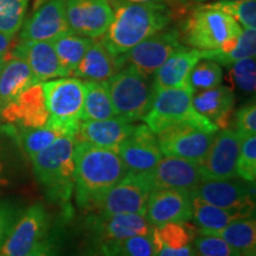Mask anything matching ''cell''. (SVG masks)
<instances>
[{
	"label": "cell",
	"instance_id": "obj_1",
	"mask_svg": "<svg viewBox=\"0 0 256 256\" xmlns=\"http://www.w3.org/2000/svg\"><path fill=\"white\" fill-rule=\"evenodd\" d=\"M74 188L82 209L98 210L114 185L127 174L122 159L113 150L76 140L74 148Z\"/></svg>",
	"mask_w": 256,
	"mask_h": 256
},
{
	"label": "cell",
	"instance_id": "obj_2",
	"mask_svg": "<svg viewBox=\"0 0 256 256\" xmlns=\"http://www.w3.org/2000/svg\"><path fill=\"white\" fill-rule=\"evenodd\" d=\"M178 32L182 43L216 62L235 48L242 28L232 16L203 2L192 6Z\"/></svg>",
	"mask_w": 256,
	"mask_h": 256
},
{
	"label": "cell",
	"instance_id": "obj_3",
	"mask_svg": "<svg viewBox=\"0 0 256 256\" xmlns=\"http://www.w3.org/2000/svg\"><path fill=\"white\" fill-rule=\"evenodd\" d=\"M113 11V20L101 40L116 56L164 30L174 17L170 5L166 4L121 2Z\"/></svg>",
	"mask_w": 256,
	"mask_h": 256
},
{
	"label": "cell",
	"instance_id": "obj_4",
	"mask_svg": "<svg viewBox=\"0 0 256 256\" xmlns=\"http://www.w3.org/2000/svg\"><path fill=\"white\" fill-rule=\"evenodd\" d=\"M192 96L194 90L188 89H154L151 108L144 121L156 136L177 126H192L216 133L218 128L194 110Z\"/></svg>",
	"mask_w": 256,
	"mask_h": 256
},
{
	"label": "cell",
	"instance_id": "obj_5",
	"mask_svg": "<svg viewBox=\"0 0 256 256\" xmlns=\"http://www.w3.org/2000/svg\"><path fill=\"white\" fill-rule=\"evenodd\" d=\"M42 88L49 114L46 127L60 136H78L84 102L83 81L69 76L43 82Z\"/></svg>",
	"mask_w": 256,
	"mask_h": 256
},
{
	"label": "cell",
	"instance_id": "obj_6",
	"mask_svg": "<svg viewBox=\"0 0 256 256\" xmlns=\"http://www.w3.org/2000/svg\"><path fill=\"white\" fill-rule=\"evenodd\" d=\"M76 136H62L31 159L38 182L51 196L68 202L74 188V148Z\"/></svg>",
	"mask_w": 256,
	"mask_h": 256
},
{
	"label": "cell",
	"instance_id": "obj_7",
	"mask_svg": "<svg viewBox=\"0 0 256 256\" xmlns=\"http://www.w3.org/2000/svg\"><path fill=\"white\" fill-rule=\"evenodd\" d=\"M116 116L130 122L144 120L151 108L154 88L150 76L124 66L106 81Z\"/></svg>",
	"mask_w": 256,
	"mask_h": 256
},
{
	"label": "cell",
	"instance_id": "obj_8",
	"mask_svg": "<svg viewBox=\"0 0 256 256\" xmlns=\"http://www.w3.org/2000/svg\"><path fill=\"white\" fill-rule=\"evenodd\" d=\"M183 46L178 30L164 28L119 55V62L121 68L133 66L140 72L151 76L172 54Z\"/></svg>",
	"mask_w": 256,
	"mask_h": 256
},
{
	"label": "cell",
	"instance_id": "obj_9",
	"mask_svg": "<svg viewBox=\"0 0 256 256\" xmlns=\"http://www.w3.org/2000/svg\"><path fill=\"white\" fill-rule=\"evenodd\" d=\"M49 216L40 204L28 208L22 214L0 247V256H25L46 240Z\"/></svg>",
	"mask_w": 256,
	"mask_h": 256
},
{
	"label": "cell",
	"instance_id": "obj_10",
	"mask_svg": "<svg viewBox=\"0 0 256 256\" xmlns=\"http://www.w3.org/2000/svg\"><path fill=\"white\" fill-rule=\"evenodd\" d=\"M151 191L152 186L145 174L127 172L119 183L107 192L98 210L104 215L138 214L145 216Z\"/></svg>",
	"mask_w": 256,
	"mask_h": 256
},
{
	"label": "cell",
	"instance_id": "obj_11",
	"mask_svg": "<svg viewBox=\"0 0 256 256\" xmlns=\"http://www.w3.org/2000/svg\"><path fill=\"white\" fill-rule=\"evenodd\" d=\"M241 138L235 130H217L206 156L198 164L202 180H224L238 177V164Z\"/></svg>",
	"mask_w": 256,
	"mask_h": 256
},
{
	"label": "cell",
	"instance_id": "obj_12",
	"mask_svg": "<svg viewBox=\"0 0 256 256\" xmlns=\"http://www.w3.org/2000/svg\"><path fill=\"white\" fill-rule=\"evenodd\" d=\"M66 16L74 34L98 40L110 28L114 11L106 0H66Z\"/></svg>",
	"mask_w": 256,
	"mask_h": 256
},
{
	"label": "cell",
	"instance_id": "obj_13",
	"mask_svg": "<svg viewBox=\"0 0 256 256\" xmlns=\"http://www.w3.org/2000/svg\"><path fill=\"white\" fill-rule=\"evenodd\" d=\"M215 133L192 126H177L156 136L160 152L164 156H174L200 162L206 156Z\"/></svg>",
	"mask_w": 256,
	"mask_h": 256
},
{
	"label": "cell",
	"instance_id": "obj_14",
	"mask_svg": "<svg viewBox=\"0 0 256 256\" xmlns=\"http://www.w3.org/2000/svg\"><path fill=\"white\" fill-rule=\"evenodd\" d=\"M66 16V0H44L19 30L20 40L52 42L70 32Z\"/></svg>",
	"mask_w": 256,
	"mask_h": 256
},
{
	"label": "cell",
	"instance_id": "obj_15",
	"mask_svg": "<svg viewBox=\"0 0 256 256\" xmlns=\"http://www.w3.org/2000/svg\"><path fill=\"white\" fill-rule=\"evenodd\" d=\"M95 230L100 238L104 256H112L114 249L124 240L138 235H150L152 226L145 216L138 214H101L95 218Z\"/></svg>",
	"mask_w": 256,
	"mask_h": 256
},
{
	"label": "cell",
	"instance_id": "obj_16",
	"mask_svg": "<svg viewBox=\"0 0 256 256\" xmlns=\"http://www.w3.org/2000/svg\"><path fill=\"white\" fill-rule=\"evenodd\" d=\"M116 153L122 159L128 172L146 174L162 158L158 139L147 124L134 127L130 136L118 147Z\"/></svg>",
	"mask_w": 256,
	"mask_h": 256
},
{
	"label": "cell",
	"instance_id": "obj_17",
	"mask_svg": "<svg viewBox=\"0 0 256 256\" xmlns=\"http://www.w3.org/2000/svg\"><path fill=\"white\" fill-rule=\"evenodd\" d=\"M191 196L222 209H255L254 183L248 182L202 180Z\"/></svg>",
	"mask_w": 256,
	"mask_h": 256
},
{
	"label": "cell",
	"instance_id": "obj_18",
	"mask_svg": "<svg viewBox=\"0 0 256 256\" xmlns=\"http://www.w3.org/2000/svg\"><path fill=\"white\" fill-rule=\"evenodd\" d=\"M145 174L152 190L174 188L192 194L202 182L198 164L174 156H162L158 164Z\"/></svg>",
	"mask_w": 256,
	"mask_h": 256
},
{
	"label": "cell",
	"instance_id": "obj_19",
	"mask_svg": "<svg viewBox=\"0 0 256 256\" xmlns=\"http://www.w3.org/2000/svg\"><path fill=\"white\" fill-rule=\"evenodd\" d=\"M145 217L152 226L171 222H188L192 218L191 194L174 188L152 190Z\"/></svg>",
	"mask_w": 256,
	"mask_h": 256
},
{
	"label": "cell",
	"instance_id": "obj_20",
	"mask_svg": "<svg viewBox=\"0 0 256 256\" xmlns=\"http://www.w3.org/2000/svg\"><path fill=\"white\" fill-rule=\"evenodd\" d=\"M10 54L23 60L40 83L70 76L51 42L19 40Z\"/></svg>",
	"mask_w": 256,
	"mask_h": 256
},
{
	"label": "cell",
	"instance_id": "obj_21",
	"mask_svg": "<svg viewBox=\"0 0 256 256\" xmlns=\"http://www.w3.org/2000/svg\"><path fill=\"white\" fill-rule=\"evenodd\" d=\"M2 119L19 128H40L46 126L48 110L42 83L32 86L17 98L0 110Z\"/></svg>",
	"mask_w": 256,
	"mask_h": 256
},
{
	"label": "cell",
	"instance_id": "obj_22",
	"mask_svg": "<svg viewBox=\"0 0 256 256\" xmlns=\"http://www.w3.org/2000/svg\"><path fill=\"white\" fill-rule=\"evenodd\" d=\"M200 60H202V52L200 50L186 48L185 46L180 48L172 54L154 72L153 88L194 90L190 84V74Z\"/></svg>",
	"mask_w": 256,
	"mask_h": 256
},
{
	"label": "cell",
	"instance_id": "obj_23",
	"mask_svg": "<svg viewBox=\"0 0 256 256\" xmlns=\"http://www.w3.org/2000/svg\"><path fill=\"white\" fill-rule=\"evenodd\" d=\"M134 127L133 122L120 116L106 120L82 121L76 136H78L80 142L116 152L120 144L133 132Z\"/></svg>",
	"mask_w": 256,
	"mask_h": 256
},
{
	"label": "cell",
	"instance_id": "obj_24",
	"mask_svg": "<svg viewBox=\"0 0 256 256\" xmlns=\"http://www.w3.org/2000/svg\"><path fill=\"white\" fill-rule=\"evenodd\" d=\"M192 104L198 113L206 116L218 130L228 128L232 122L235 96L228 87L220 84L215 88L194 92Z\"/></svg>",
	"mask_w": 256,
	"mask_h": 256
},
{
	"label": "cell",
	"instance_id": "obj_25",
	"mask_svg": "<svg viewBox=\"0 0 256 256\" xmlns=\"http://www.w3.org/2000/svg\"><path fill=\"white\" fill-rule=\"evenodd\" d=\"M120 69L119 56L114 55L101 40H95L72 76L86 81H107Z\"/></svg>",
	"mask_w": 256,
	"mask_h": 256
},
{
	"label": "cell",
	"instance_id": "obj_26",
	"mask_svg": "<svg viewBox=\"0 0 256 256\" xmlns=\"http://www.w3.org/2000/svg\"><path fill=\"white\" fill-rule=\"evenodd\" d=\"M37 83L40 82L23 60L14 55L8 57L0 72V110Z\"/></svg>",
	"mask_w": 256,
	"mask_h": 256
},
{
	"label": "cell",
	"instance_id": "obj_27",
	"mask_svg": "<svg viewBox=\"0 0 256 256\" xmlns=\"http://www.w3.org/2000/svg\"><path fill=\"white\" fill-rule=\"evenodd\" d=\"M254 216V209H222L192 196V218L198 226V234H210L226 228L234 220Z\"/></svg>",
	"mask_w": 256,
	"mask_h": 256
},
{
	"label": "cell",
	"instance_id": "obj_28",
	"mask_svg": "<svg viewBox=\"0 0 256 256\" xmlns=\"http://www.w3.org/2000/svg\"><path fill=\"white\" fill-rule=\"evenodd\" d=\"M84 102L82 121L106 120L116 116L106 81H83Z\"/></svg>",
	"mask_w": 256,
	"mask_h": 256
},
{
	"label": "cell",
	"instance_id": "obj_29",
	"mask_svg": "<svg viewBox=\"0 0 256 256\" xmlns=\"http://www.w3.org/2000/svg\"><path fill=\"white\" fill-rule=\"evenodd\" d=\"M94 40H95L80 36V34L70 31L68 34L57 37L51 43L55 48L60 63L63 64L64 68L68 70L70 76H72L74 72L78 66L83 56L86 55L89 46H92Z\"/></svg>",
	"mask_w": 256,
	"mask_h": 256
},
{
	"label": "cell",
	"instance_id": "obj_30",
	"mask_svg": "<svg viewBox=\"0 0 256 256\" xmlns=\"http://www.w3.org/2000/svg\"><path fill=\"white\" fill-rule=\"evenodd\" d=\"M204 235V234H203ZM215 235L223 238L228 244L232 246L240 252H255L256 246V222L254 217L234 220L226 228L217 232L206 234Z\"/></svg>",
	"mask_w": 256,
	"mask_h": 256
},
{
	"label": "cell",
	"instance_id": "obj_31",
	"mask_svg": "<svg viewBox=\"0 0 256 256\" xmlns=\"http://www.w3.org/2000/svg\"><path fill=\"white\" fill-rule=\"evenodd\" d=\"M151 238L154 249H179L192 244L194 234L188 222H171L152 226Z\"/></svg>",
	"mask_w": 256,
	"mask_h": 256
},
{
	"label": "cell",
	"instance_id": "obj_32",
	"mask_svg": "<svg viewBox=\"0 0 256 256\" xmlns=\"http://www.w3.org/2000/svg\"><path fill=\"white\" fill-rule=\"evenodd\" d=\"M10 134H14L18 138L24 152L30 159L50 146L60 136H62L58 132L46 126L40 128H19L18 130H14V126L10 124Z\"/></svg>",
	"mask_w": 256,
	"mask_h": 256
},
{
	"label": "cell",
	"instance_id": "obj_33",
	"mask_svg": "<svg viewBox=\"0 0 256 256\" xmlns=\"http://www.w3.org/2000/svg\"><path fill=\"white\" fill-rule=\"evenodd\" d=\"M206 4L232 16L242 28L256 30V0H212Z\"/></svg>",
	"mask_w": 256,
	"mask_h": 256
},
{
	"label": "cell",
	"instance_id": "obj_34",
	"mask_svg": "<svg viewBox=\"0 0 256 256\" xmlns=\"http://www.w3.org/2000/svg\"><path fill=\"white\" fill-rule=\"evenodd\" d=\"M28 0H0V32L14 38L25 20Z\"/></svg>",
	"mask_w": 256,
	"mask_h": 256
},
{
	"label": "cell",
	"instance_id": "obj_35",
	"mask_svg": "<svg viewBox=\"0 0 256 256\" xmlns=\"http://www.w3.org/2000/svg\"><path fill=\"white\" fill-rule=\"evenodd\" d=\"M223 72L220 64L209 58H202L190 74V84L194 92L215 88L220 84Z\"/></svg>",
	"mask_w": 256,
	"mask_h": 256
},
{
	"label": "cell",
	"instance_id": "obj_36",
	"mask_svg": "<svg viewBox=\"0 0 256 256\" xmlns=\"http://www.w3.org/2000/svg\"><path fill=\"white\" fill-rule=\"evenodd\" d=\"M236 174L248 183L256 179V136L241 138Z\"/></svg>",
	"mask_w": 256,
	"mask_h": 256
},
{
	"label": "cell",
	"instance_id": "obj_37",
	"mask_svg": "<svg viewBox=\"0 0 256 256\" xmlns=\"http://www.w3.org/2000/svg\"><path fill=\"white\" fill-rule=\"evenodd\" d=\"M194 250L196 256H241L242 252L228 244L223 238L215 235H203L194 238Z\"/></svg>",
	"mask_w": 256,
	"mask_h": 256
},
{
	"label": "cell",
	"instance_id": "obj_38",
	"mask_svg": "<svg viewBox=\"0 0 256 256\" xmlns=\"http://www.w3.org/2000/svg\"><path fill=\"white\" fill-rule=\"evenodd\" d=\"M256 54V30H249V28H242L240 34L238 43L230 52L216 60L218 64L230 66L236 60L248 58V57H255Z\"/></svg>",
	"mask_w": 256,
	"mask_h": 256
},
{
	"label": "cell",
	"instance_id": "obj_39",
	"mask_svg": "<svg viewBox=\"0 0 256 256\" xmlns=\"http://www.w3.org/2000/svg\"><path fill=\"white\" fill-rule=\"evenodd\" d=\"M230 66L234 82L238 87L246 92H254L256 87L255 57L236 60Z\"/></svg>",
	"mask_w": 256,
	"mask_h": 256
},
{
	"label": "cell",
	"instance_id": "obj_40",
	"mask_svg": "<svg viewBox=\"0 0 256 256\" xmlns=\"http://www.w3.org/2000/svg\"><path fill=\"white\" fill-rule=\"evenodd\" d=\"M154 248L151 234L138 235L124 240L114 249L112 256H153Z\"/></svg>",
	"mask_w": 256,
	"mask_h": 256
},
{
	"label": "cell",
	"instance_id": "obj_41",
	"mask_svg": "<svg viewBox=\"0 0 256 256\" xmlns=\"http://www.w3.org/2000/svg\"><path fill=\"white\" fill-rule=\"evenodd\" d=\"M235 130L240 138L256 136V106L254 102L238 110Z\"/></svg>",
	"mask_w": 256,
	"mask_h": 256
},
{
	"label": "cell",
	"instance_id": "obj_42",
	"mask_svg": "<svg viewBox=\"0 0 256 256\" xmlns=\"http://www.w3.org/2000/svg\"><path fill=\"white\" fill-rule=\"evenodd\" d=\"M14 211L5 203H0V247L14 223Z\"/></svg>",
	"mask_w": 256,
	"mask_h": 256
},
{
	"label": "cell",
	"instance_id": "obj_43",
	"mask_svg": "<svg viewBox=\"0 0 256 256\" xmlns=\"http://www.w3.org/2000/svg\"><path fill=\"white\" fill-rule=\"evenodd\" d=\"M10 183V164L2 140L0 139V188Z\"/></svg>",
	"mask_w": 256,
	"mask_h": 256
},
{
	"label": "cell",
	"instance_id": "obj_44",
	"mask_svg": "<svg viewBox=\"0 0 256 256\" xmlns=\"http://www.w3.org/2000/svg\"><path fill=\"white\" fill-rule=\"evenodd\" d=\"M153 256H196L194 255V246H186L184 248L172 249V248H158L154 249V255Z\"/></svg>",
	"mask_w": 256,
	"mask_h": 256
},
{
	"label": "cell",
	"instance_id": "obj_45",
	"mask_svg": "<svg viewBox=\"0 0 256 256\" xmlns=\"http://www.w3.org/2000/svg\"><path fill=\"white\" fill-rule=\"evenodd\" d=\"M25 256H60L58 252L48 240L42 241L40 244L36 246L30 252Z\"/></svg>",
	"mask_w": 256,
	"mask_h": 256
},
{
	"label": "cell",
	"instance_id": "obj_46",
	"mask_svg": "<svg viewBox=\"0 0 256 256\" xmlns=\"http://www.w3.org/2000/svg\"><path fill=\"white\" fill-rule=\"evenodd\" d=\"M12 40L14 38L6 36L5 34L0 32V57L2 58H8L10 52H11Z\"/></svg>",
	"mask_w": 256,
	"mask_h": 256
},
{
	"label": "cell",
	"instance_id": "obj_47",
	"mask_svg": "<svg viewBox=\"0 0 256 256\" xmlns=\"http://www.w3.org/2000/svg\"><path fill=\"white\" fill-rule=\"evenodd\" d=\"M121 2H138V4H166V5L174 4L172 0H121Z\"/></svg>",
	"mask_w": 256,
	"mask_h": 256
},
{
	"label": "cell",
	"instance_id": "obj_48",
	"mask_svg": "<svg viewBox=\"0 0 256 256\" xmlns=\"http://www.w3.org/2000/svg\"><path fill=\"white\" fill-rule=\"evenodd\" d=\"M106 2H108V4H110V8L114 10L115 8H116V6H118V5H119V4H120V2H121V0H106Z\"/></svg>",
	"mask_w": 256,
	"mask_h": 256
},
{
	"label": "cell",
	"instance_id": "obj_49",
	"mask_svg": "<svg viewBox=\"0 0 256 256\" xmlns=\"http://www.w3.org/2000/svg\"><path fill=\"white\" fill-rule=\"evenodd\" d=\"M174 4H180V5H188L190 0H172Z\"/></svg>",
	"mask_w": 256,
	"mask_h": 256
},
{
	"label": "cell",
	"instance_id": "obj_50",
	"mask_svg": "<svg viewBox=\"0 0 256 256\" xmlns=\"http://www.w3.org/2000/svg\"><path fill=\"white\" fill-rule=\"evenodd\" d=\"M211 2V0H190L188 2H194V4H203V2Z\"/></svg>",
	"mask_w": 256,
	"mask_h": 256
},
{
	"label": "cell",
	"instance_id": "obj_51",
	"mask_svg": "<svg viewBox=\"0 0 256 256\" xmlns=\"http://www.w3.org/2000/svg\"><path fill=\"white\" fill-rule=\"evenodd\" d=\"M5 60H6V58H2V57H0V72H2V66H4V64H5Z\"/></svg>",
	"mask_w": 256,
	"mask_h": 256
},
{
	"label": "cell",
	"instance_id": "obj_52",
	"mask_svg": "<svg viewBox=\"0 0 256 256\" xmlns=\"http://www.w3.org/2000/svg\"><path fill=\"white\" fill-rule=\"evenodd\" d=\"M241 256H255V252H243Z\"/></svg>",
	"mask_w": 256,
	"mask_h": 256
},
{
	"label": "cell",
	"instance_id": "obj_53",
	"mask_svg": "<svg viewBox=\"0 0 256 256\" xmlns=\"http://www.w3.org/2000/svg\"><path fill=\"white\" fill-rule=\"evenodd\" d=\"M44 0H37V2H43Z\"/></svg>",
	"mask_w": 256,
	"mask_h": 256
},
{
	"label": "cell",
	"instance_id": "obj_54",
	"mask_svg": "<svg viewBox=\"0 0 256 256\" xmlns=\"http://www.w3.org/2000/svg\"><path fill=\"white\" fill-rule=\"evenodd\" d=\"M211 2H212V0H211Z\"/></svg>",
	"mask_w": 256,
	"mask_h": 256
}]
</instances>
